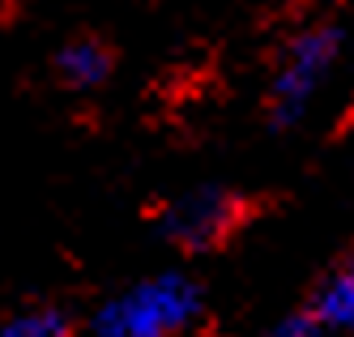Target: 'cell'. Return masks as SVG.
Here are the masks:
<instances>
[{"mask_svg":"<svg viewBox=\"0 0 354 337\" xmlns=\"http://www.w3.org/2000/svg\"><path fill=\"white\" fill-rule=\"evenodd\" d=\"M201 316V286L188 273H149L111 295L90 320V337H184Z\"/></svg>","mask_w":354,"mask_h":337,"instance_id":"6da1fadb","label":"cell"},{"mask_svg":"<svg viewBox=\"0 0 354 337\" xmlns=\"http://www.w3.org/2000/svg\"><path fill=\"white\" fill-rule=\"evenodd\" d=\"M342 47H346V35L337 26H312V30L290 39L269 82V116L277 128H290L312 111L316 94L328 86V77L342 60Z\"/></svg>","mask_w":354,"mask_h":337,"instance_id":"7a4b0ae2","label":"cell"},{"mask_svg":"<svg viewBox=\"0 0 354 337\" xmlns=\"http://www.w3.org/2000/svg\"><path fill=\"white\" fill-rule=\"evenodd\" d=\"M243 218L239 197H231L226 188H192L180 201L167 205L162 214V230L171 244H180L188 252H205L218 248Z\"/></svg>","mask_w":354,"mask_h":337,"instance_id":"3957f363","label":"cell"},{"mask_svg":"<svg viewBox=\"0 0 354 337\" xmlns=\"http://www.w3.org/2000/svg\"><path fill=\"white\" fill-rule=\"evenodd\" d=\"M316 333H342L354 325V273L350 269H333L312 295L308 312H303Z\"/></svg>","mask_w":354,"mask_h":337,"instance_id":"277c9868","label":"cell"},{"mask_svg":"<svg viewBox=\"0 0 354 337\" xmlns=\"http://www.w3.org/2000/svg\"><path fill=\"white\" fill-rule=\"evenodd\" d=\"M56 73H60V82L73 86V90H98L111 77V51L98 39H73V43L60 47Z\"/></svg>","mask_w":354,"mask_h":337,"instance_id":"5b68a950","label":"cell"},{"mask_svg":"<svg viewBox=\"0 0 354 337\" xmlns=\"http://www.w3.org/2000/svg\"><path fill=\"white\" fill-rule=\"evenodd\" d=\"M0 337H68V320L56 307H30L0 320Z\"/></svg>","mask_w":354,"mask_h":337,"instance_id":"8992f818","label":"cell"},{"mask_svg":"<svg viewBox=\"0 0 354 337\" xmlns=\"http://www.w3.org/2000/svg\"><path fill=\"white\" fill-rule=\"evenodd\" d=\"M273 337H320V333H316V329H312L308 320H303V316H290V320H286L282 329L273 333Z\"/></svg>","mask_w":354,"mask_h":337,"instance_id":"52a82bcc","label":"cell"}]
</instances>
